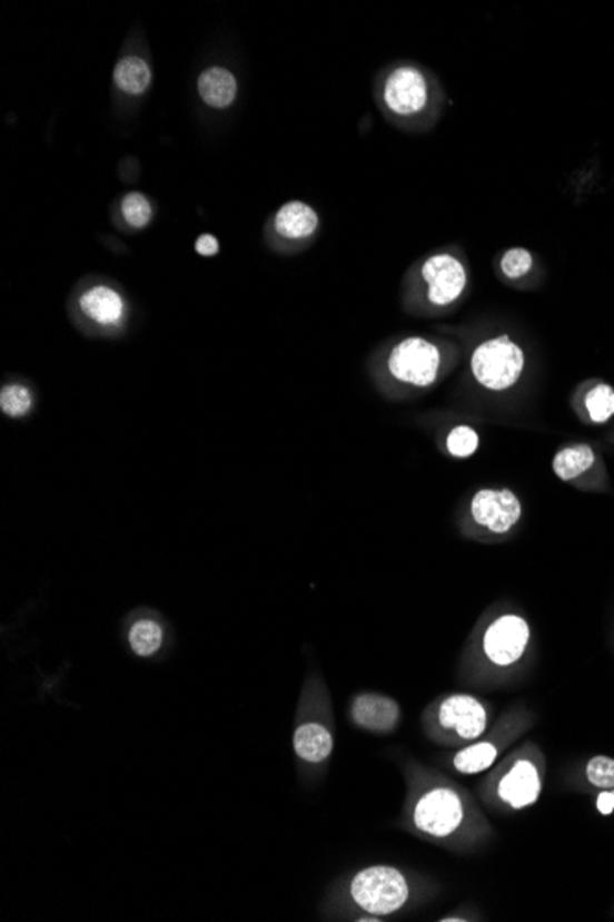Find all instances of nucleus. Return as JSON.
<instances>
[{"mask_svg": "<svg viewBox=\"0 0 614 922\" xmlns=\"http://www.w3.org/2000/svg\"><path fill=\"white\" fill-rule=\"evenodd\" d=\"M552 472L563 483L583 492H611L610 472L604 455L591 442H571L552 457Z\"/></svg>", "mask_w": 614, "mask_h": 922, "instance_id": "10", "label": "nucleus"}, {"mask_svg": "<svg viewBox=\"0 0 614 922\" xmlns=\"http://www.w3.org/2000/svg\"><path fill=\"white\" fill-rule=\"evenodd\" d=\"M528 354L514 335L492 334L478 340L467 354V374L487 394H508L526 374Z\"/></svg>", "mask_w": 614, "mask_h": 922, "instance_id": "5", "label": "nucleus"}, {"mask_svg": "<svg viewBox=\"0 0 614 922\" xmlns=\"http://www.w3.org/2000/svg\"><path fill=\"white\" fill-rule=\"evenodd\" d=\"M376 100L383 115L397 128L427 131L444 115L447 96L430 70L403 61L390 65L377 78Z\"/></svg>", "mask_w": 614, "mask_h": 922, "instance_id": "3", "label": "nucleus"}, {"mask_svg": "<svg viewBox=\"0 0 614 922\" xmlns=\"http://www.w3.org/2000/svg\"><path fill=\"white\" fill-rule=\"evenodd\" d=\"M610 442H613V444H614V431H613V433H611Z\"/></svg>", "mask_w": 614, "mask_h": 922, "instance_id": "28", "label": "nucleus"}, {"mask_svg": "<svg viewBox=\"0 0 614 922\" xmlns=\"http://www.w3.org/2000/svg\"><path fill=\"white\" fill-rule=\"evenodd\" d=\"M481 448V435L473 425L456 424L447 431L444 450L453 459H469Z\"/></svg>", "mask_w": 614, "mask_h": 922, "instance_id": "22", "label": "nucleus"}, {"mask_svg": "<svg viewBox=\"0 0 614 922\" xmlns=\"http://www.w3.org/2000/svg\"><path fill=\"white\" fill-rule=\"evenodd\" d=\"M532 639L528 620L519 614H501L489 620L481 637V653L493 667H512L525 658Z\"/></svg>", "mask_w": 614, "mask_h": 922, "instance_id": "11", "label": "nucleus"}, {"mask_svg": "<svg viewBox=\"0 0 614 922\" xmlns=\"http://www.w3.org/2000/svg\"><path fill=\"white\" fill-rule=\"evenodd\" d=\"M197 90L201 100L212 109H227L238 96V80L230 70L219 65L202 70L197 80Z\"/></svg>", "mask_w": 614, "mask_h": 922, "instance_id": "19", "label": "nucleus"}, {"mask_svg": "<svg viewBox=\"0 0 614 922\" xmlns=\"http://www.w3.org/2000/svg\"><path fill=\"white\" fill-rule=\"evenodd\" d=\"M405 307L419 317H449L472 290V269L458 245H444L419 258L405 278Z\"/></svg>", "mask_w": 614, "mask_h": 922, "instance_id": "2", "label": "nucleus"}, {"mask_svg": "<svg viewBox=\"0 0 614 922\" xmlns=\"http://www.w3.org/2000/svg\"><path fill=\"white\" fill-rule=\"evenodd\" d=\"M487 720L486 704L472 695L445 696L427 710V727L444 746L475 743L486 733Z\"/></svg>", "mask_w": 614, "mask_h": 922, "instance_id": "7", "label": "nucleus"}, {"mask_svg": "<svg viewBox=\"0 0 614 922\" xmlns=\"http://www.w3.org/2000/svg\"><path fill=\"white\" fill-rule=\"evenodd\" d=\"M112 80L126 95L140 96L151 86L154 72L148 61L140 56H123L112 70Z\"/></svg>", "mask_w": 614, "mask_h": 922, "instance_id": "20", "label": "nucleus"}, {"mask_svg": "<svg viewBox=\"0 0 614 922\" xmlns=\"http://www.w3.org/2000/svg\"><path fill=\"white\" fill-rule=\"evenodd\" d=\"M571 403L583 424L604 425L614 419V388L604 380L582 383Z\"/></svg>", "mask_w": 614, "mask_h": 922, "instance_id": "14", "label": "nucleus"}, {"mask_svg": "<svg viewBox=\"0 0 614 922\" xmlns=\"http://www.w3.org/2000/svg\"><path fill=\"white\" fill-rule=\"evenodd\" d=\"M196 251L201 256H214L219 253V242L212 234H202L196 242Z\"/></svg>", "mask_w": 614, "mask_h": 922, "instance_id": "26", "label": "nucleus"}, {"mask_svg": "<svg viewBox=\"0 0 614 922\" xmlns=\"http://www.w3.org/2000/svg\"><path fill=\"white\" fill-rule=\"evenodd\" d=\"M293 747L298 758L309 766H320L334 753L335 738L331 727L323 720H303L293 735Z\"/></svg>", "mask_w": 614, "mask_h": 922, "instance_id": "15", "label": "nucleus"}, {"mask_svg": "<svg viewBox=\"0 0 614 922\" xmlns=\"http://www.w3.org/2000/svg\"><path fill=\"white\" fill-rule=\"evenodd\" d=\"M80 310L89 321L103 326L115 328L120 326L126 318V301L115 287L92 286L80 297Z\"/></svg>", "mask_w": 614, "mask_h": 922, "instance_id": "16", "label": "nucleus"}, {"mask_svg": "<svg viewBox=\"0 0 614 922\" xmlns=\"http://www.w3.org/2000/svg\"><path fill=\"white\" fill-rule=\"evenodd\" d=\"M585 774L591 785L611 791L614 788V758L596 755L588 761Z\"/></svg>", "mask_w": 614, "mask_h": 922, "instance_id": "25", "label": "nucleus"}, {"mask_svg": "<svg viewBox=\"0 0 614 922\" xmlns=\"http://www.w3.org/2000/svg\"><path fill=\"white\" fill-rule=\"evenodd\" d=\"M596 806L604 816H610L614 812V792H602L596 800Z\"/></svg>", "mask_w": 614, "mask_h": 922, "instance_id": "27", "label": "nucleus"}, {"mask_svg": "<svg viewBox=\"0 0 614 922\" xmlns=\"http://www.w3.org/2000/svg\"><path fill=\"white\" fill-rule=\"evenodd\" d=\"M523 518L519 496L509 488H481L462 514V534L469 540L495 543L514 534Z\"/></svg>", "mask_w": 614, "mask_h": 922, "instance_id": "6", "label": "nucleus"}, {"mask_svg": "<svg viewBox=\"0 0 614 922\" xmlns=\"http://www.w3.org/2000/svg\"><path fill=\"white\" fill-rule=\"evenodd\" d=\"M270 228L284 244H309L317 236L320 218L311 205L295 199L276 210L270 219Z\"/></svg>", "mask_w": 614, "mask_h": 922, "instance_id": "12", "label": "nucleus"}, {"mask_svg": "<svg viewBox=\"0 0 614 922\" xmlns=\"http://www.w3.org/2000/svg\"><path fill=\"white\" fill-rule=\"evenodd\" d=\"M350 896L355 906L363 912L374 918H385L399 912L407 904L410 885L396 867L372 865L351 879Z\"/></svg>", "mask_w": 614, "mask_h": 922, "instance_id": "9", "label": "nucleus"}, {"mask_svg": "<svg viewBox=\"0 0 614 922\" xmlns=\"http://www.w3.org/2000/svg\"><path fill=\"white\" fill-rule=\"evenodd\" d=\"M122 216L129 227H148L149 222L154 218V207H151V203H149L148 197L143 196V194H140V192H131L128 196H123Z\"/></svg>", "mask_w": 614, "mask_h": 922, "instance_id": "24", "label": "nucleus"}, {"mask_svg": "<svg viewBox=\"0 0 614 922\" xmlns=\"http://www.w3.org/2000/svg\"><path fill=\"white\" fill-rule=\"evenodd\" d=\"M539 264L526 247H508L495 258V273L506 286L526 290L537 275Z\"/></svg>", "mask_w": 614, "mask_h": 922, "instance_id": "18", "label": "nucleus"}, {"mask_svg": "<svg viewBox=\"0 0 614 922\" xmlns=\"http://www.w3.org/2000/svg\"><path fill=\"white\" fill-rule=\"evenodd\" d=\"M350 718L355 726L372 733H390L402 718V709L394 698L385 695L355 696L350 705Z\"/></svg>", "mask_w": 614, "mask_h": 922, "instance_id": "13", "label": "nucleus"}, {"mask_svg": "<svg viewBox=\"0 0 614 922\" xmlns=\"http://www.w3.org/2000/svg\"><path fill=\"white\" fill-rule=\"evenodd\" d=\"M32 405V393L24 385H6L2 393H0V409H2V413L8 414L11 419L27 416Z\"/></svg>", "mask_w": 614, "mask_h": 922, "instance_id": "23", "label": "nucleus"}, {"mask_svg": "<svg viewBox=\"0 0 614 922\" xmlns=\"http://www.w3.org/2000/svg\"><path fill=\"white\" fill-rule=\"evenodd\" d=\"M509 737L506 733L495 732L492 737L481 743L466 746L460 752L456 753L450 764L455 772L462 775H477L492 768L493 764L497 763V757L503 752L504 746L508 744Z\"/></svg>", "mask_w": 614, "mask_h": 922, "instance_id": "17", "label": "nucleus"}, {"mask_svg": "<svg viewBox=\"0 0 614 922\" xmlns=\"http://www.w3.org/2000/svg\"><path fill=\"white\" fill-rule=\"evenodd\" d=\"M464 357L460 341L442 335H407L374 360L377 388L390 398L427 393L456 371Z\"/></svg>", "mask_w": 614, "mask_h": 922, "instance_id": "1", "label": "nucleus"}, {"mask_svg": "<svg viewBox=\"0 0 614 922\" xmlns=\"http://www.w3.org/2000/svg\"><path fill=\"white\" fill-rule=\"evenodd\" d=\"M129 647L138 658H151L165 643V628L154 619H140L129 628Z\"/></svg>", "mask_w": 614, "mask_h": 922, "instance_id": "21", "label": "nucleus"}, {"mask_svg": "<svg viewBox=\"0 0 614 922\" xmlns=\"http://www.w3.org/2000/svg\"><path fill=\"white\" fill-rule=\"evenodd\" d=\"M534 747H523L506 758L492 777L493 797L509 811L534 805L543 792V758Z\"/></svg>", "mask_w": 614, "mask_h": 922, "instance_id": "8", "label": "nucleus"}, {"mask_svg": "<svg viewBox=\"0 0 614 922\" xmlns=\"http://www.w3.org/2000/svg\"><path fill=\"white\" fill-rule=\"evenodd\" d=\"M477 816L469 795L442 779L422 786L410 800L408 812L414 833L445 845L467 837V828L481 822Z\"/></svg>", "mask_w": 614, "mask_h": 922, "instance_id": "4", "label": "nucleus"}]
</instances>
